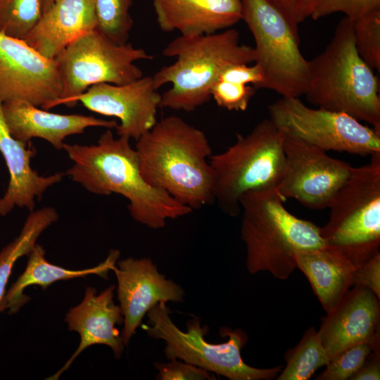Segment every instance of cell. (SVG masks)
I'll use <instances>...</instances> for the list:
<instances>
[{
  "label": "cell",
  "instance_id": "cell-32",
  "mask_svg": "<svg viewBox=\"0 0 380 380\" xmlns=\"http://www.w3.org/2000/svg\"><path fill=\"white\" fill-rule=\"evenodd\" d=\"M158 370L157 379L160 380H204L215 379L210 372L187 362L178 360H170L167 363H155Z\"/></svg>",
  "mask_w": 380,
  "mask_h": 380
},
{
  "label": "cell",
  "instance_id": "cell-29",
  "mask_svg": "<svg viewBox=\"0 0 380 380\" xmlns=\"http://www.w3.org/2000/svg\"><path fill=\"white\" fill-rule=\"evenodd\" d=\"M377 338L355 344L331 357L326 369L316 379L346 380L363 365L371 352L376 350Z\"/></svg>",
  "mask_w": 380,
  "mask_h": 380
},
{
  "label": "cell",
  "instance_id": "cell-27",
  "mask_svg": "<svg viewBox=\"0 0 380 380\" xmlns=\"http://www.w3.org/2000/svg\"><path fill=\"white\" fill-rule=\"evenodd\" d=\"M42 14V0H0V32L23 39Z\"/></svg>",
  "mask_w": 380,
  "mask_h": 380
},
{
  "label": "cell",
  "instance_id": "cell-8",
  "mask_svg": "<svg viewBox=\"0 0 380 380\" xmlns=\"http://www.w3.org/2000/svg\"><path fill=\"white\" fill-rule=\"evenodd\" d=\"M165 303H159L147 312V324L143 329L150 337L164 341L168 360H182L231 380H270L281 372V366L258 369L243 362L241 351L248 338L243 331L222 327L220 334L228 340L209 343L205 338L208 327L201 325L199 317L189 320L183 331L171 319Z\"/></svg>",
  "mask_w": 380,
  "mask_h": 380
},
{
  "label": "cell",
  "instance_id": "cell-28",
  "mask_svg": "<svg viewBox=\"0 0 380 380\" xmlns=\"http://www.w3.org/2000/svg\"><path fill=\"white\" fill-rule=\"evenodd\" d=\"M356 50L372 68L380 70V10L353 21Z\"/></svg>",
  "mask_w": 380,
  "mask_h": 380
},
{
  "label": "cell",
  "instance_id": "cell-18",
  "mask_svg": "<svg viewBox=\"0 0 380 380\" xmlns=\"http://www.w3.org/2000/svg\"><path fill=\"white\" fill-rule=\"evenodd\" d=\"M1 110L6 125L13 137L23 142L40 138L58 150L63 148L67 137L82 134L88 127L113 129L118 125L114 120L51 113L22 100L2 102Z\"/></svg>",
  "mask_w": 380,
  "mask_h": 380
},
{
  "label": "cell",
  "instance_id": "cell-13",
  "mask_svg": "<svg viewBox=\"0 0 380 380\" xmlns=\"http://www.w3.org/2000/svg\"><path fill=\"white\" fill-rule=\"evenodd\" d=\"M62 94L55 60L27 44L0 32V100H22L49 110Z\"/></svg>",
  "mask_w": 380,
  "mask_h": 380
},
{
  "label": "cell",
  "instance_id": "cell-21",
  "mask_svg": "<svg viewBox=\"0 0 380 380\" xmlns=\"http://www.w3.org/2000/svg\"><path fill=\"white\" fill-rule=\"evenodd\" d=\"M96 25L91 0H55L23 40L44 58L54 60Z\"/></svg>",
  "mask_w": 380,
  "mask_h": 380
},
{
  "label": "cell",
  "instance_id": "cell-2",
  "mask_svg": "<svg viewBox=\"0 0 380 380\" xmlns=\"http://www.w3.org/2000/svg\"><path fill=\"white\" fill-rule=\"evenodd\" d=\"M135 150L141 173L151 186L192 210L215 203L212 148L202 130L168 116L137 140Z\"/></svg>",
  "mask_w": 380,
  "mask_h": 380
},
{
  "label": "cell",
  "instance_id": "cell-10",
  "mask_svg": "<svg viewBox=\"0 0 380 380\" xmlns=\"http://www.w3.org/2000/svg\"><path fill=\"white\" fill-rule=\"evenodd\" d=\"M153 58L142 48L128 42L114 43L96 30L88 32L54 58L62 83L61 96L55 106L66 105L70 99L97 84L133 82L143 76L135 62Z\"/></svg>",
  "mask_w": 380,
  "mask_h": 380
},
{
  "label": "cell",
  "instance_id": "cell-33",
  "mask_svg": "<svg viewBox=\"0 0 380 380\" xmlns=\"http://www.w3.org/2000/svg\"><path fill=\"white\" fill-rule=\"evenodd\" d=\"M217 80L253 84L258 89L263 81V75L258 65L246 63L234 64L228 66L220 74Z\"/></svg>",
  "mask_w": 380,
  "mask_h": 380
},
{
  "label": "cell",
  "instance_id": "cell-9",
  "mask_svg": "<svg viewBox=\"0 0 380 380\" xmlns=\"http://www.w3.org/2000/svg\"><path fill=\"white\" fill-rule=\"evenodd\" d=\"M241 20L255 41L254 63L263 75L258 89L272 90L282 97L303 95L308 60L300 49L298 25L270 0H241Z\"/></svg>",
  "mask_w": 380,
  "mask_h": 380
},
{
  "label": "cell",
  "instance_id": "cell-36",
  "mask_svg": "<svg viewBox=\"0 0 380 380\" xmlns=\"http://www.w3.org/2000/svg\"><path fill=\"white\" fill-rule=\"evenodd\" d=\"M351 380H379L380 379V365L379 355L363 365L350 378Z\"/></svg>",
  "mask_w": 380,
  "mask_h": 380
},
{
  "label": "cell",
  "instance_id": "cell-30",
  "mask_svg": "<svg viewBox=\"0 0 380 380\" xmlns=\"http://www.w3.org/2000/svg\"><path fill=\"white\" fill-rule=\"evenodd\" d=\"M255 90L254 87L248 84L217 80L211 89V98L221 108L244 111Z\"/></svg>",
  "mask_w": 380,
  "mask_h": 380
},
{
  "label": "cell",
  "instance_id": "cell-3",
  "mask_svg": "<svg viewBox=\"0 0 380 380\" xmlns=\"http://www.w3.org/2000/svg\"><path fill=\"white\" fill-rule=\"evenodd\" d=\"M303 95L317 108L344 113L380 132L379 81L356 50L350 19L342 18L324 50L308 61Z\"/></svg>",
  "mask_w": 380,
  "mask_h": 380
},
{
  "label": "cell",
  "instance_id": "cell-24",
  "mask_svg": "<svg viewBox=\"0 0 380 380\" xmlns=\"http://www.w3.org/2000/svg\"><path fill=\"white\" fill-rule=\"evenodd\" d=\"M59 219L56 210L44 207L32 210L25 220L20 234L0 251V302L17 260L28 256L40 235Z\"/></svg>",
  "mask_w": 380,
  "mask_h": 380
},
{
  "label": "cell",
  "instance_id": "cell-11",
  "mask_svg": "<svg viewBox=\"0 0 380 380\" xmlns=\"http://www.w3.org/2000/svg\"><path fill=\"white\" fill-rule=\"evenodd\" d=\"M270 119L286 135L325 151L360 156L380 154V132L344 113L305 105L299 97H282L268 106Z\"/></svg>",
  "mask_w": 380,
  "mask_h": 380
},
{
  "label": "cell",
  "instance_id": "cell-4",
  "mask_svg": "<svg viewBox=\"0 0 380 380\" xmlns=\"http://www.w3.org/2000/svg\"><path fill=\"white\" fill-rule=\"evenodd\" d=\"M284 201L277 187L249 191L240 198L241 236L251 274L268 271L286 279L297 267L298 251L326 246L321 229L294 216Z\"/></svg>",
  "mask_w": 380,
  "mask_h": 380
},
{
  "label": "cell",
  "instance_id": "cell-12",
  "mask_svg": "<svg viewBox=\"0 0 380 380\" xmlns=\"http://www.w3.org/2000/svg\"><path fill=\"white\" fill-rule=\"evenodd\" d=\"M285 163L277 189L282 198H293L306 208H329L352 166L326 151L285 134Z\"/></svg>",
  "mask_w": 380,
  "mask_h": 380
},
{
  "label": "cell",
  "instance_id": "cell-15",
  "mask_svg": "<svg viewBox=\"0 0 380 380\" xmlns=\"http://www.w3.org/2000/svg\"><path fill=\"white\" fill-rule=\"evenodd\" d=\"M112 271L117 279V297L124 318L121 336L125 346L153 306L161 302L183 300L182 288L159 273L151 258L121 260Z\"/></svg>",
  "mask_w": 380,
  "mask_h": 380
},
{
  "label": "cell",
  "instance_id": "cell-5",
  "mask_svg": "<svg viewBox=\"0 0 380 380\" xmlns=\"http://www.w3.org/2000/svg\"><path fill=\"white\" fill-rule=\"evenodd\" d=\"M162 53L176 60L152 76L157 89L172 84L161 94L160 106L185 112L210 101L212 87L226 68L255 61L253 47L240 44L239 32L233 28L210 34L180 35Z\"/></svg>",
  "mask_w": 380,
  "mask_h": 380
},
{
  "label": "cell",
  "instance_id": "cell-20",
  "mask_svg": "<svg viewBox=\"0 0 380 380\" xmlns=\"http://www.w3.org/2000/svg\"><path fill=\"white\" fill-rule=\"evenodd\" d=\"M0 100V152L9 173L8 187L0 198V215L6 216L15 207L34 210L35 198H41L49 187L60 182L65 174L41 176L33 170L30 160L36 150L29 142L19 141L10 134L2 113Z\"/></svg>",
  "mask_w": 380,
  "mask_h": 380
},
{
  "label": "cell",
  "instance_id": "cell-25",
  "mask_svg": "<svg viewBox=\"0 0 380 380\" xmlns=\"http://www.w3.org/2000/svg\"><path fill=\"white\" fill-rule=\"evenodd\" d=\"M286 356V365L277 376V380L308 379L330 360L314 328L305 333L299 343Z\"/></svg>",
  "mask_w": 380,
  "mask_h": 380
},
{
  "label": "cell",
  "instance_id": "cell-17",
  "mask_svg": "<svg viewBox=\"0 0 380 380\" xmlns=\"http://www.w3.org/2000/svg\"><path fill=\"white\" fill-rule=\"evenodd\" d=\"M379 300L369 289L355 285L323 318L317 332L330 359L348 347L377 338Z\"/></svg>",
  "mask_w": 380,
  "mask_h": 380
},
{
  "label": "cell",
  "instance_id": "cell-31",
  "mask_svg": "<svg viewBox=\"0 0 380 380\" xmlns=\"http://www.w3.org/2000/svg\"><path fill=\"white\" fill-rule=\"evenodd\" d=\"M376 10H380V0H320L311 18L316 20L342 13L345 17L355 21Z\"/></svg>",
  "mask_w": 380,
  "mask_h": 380
},
{
  "label": "cell",
  "instance_id": "cell-16",
  "mask_svg": "<svg viewBox=\"0 0 380 380\" xmlns=\"http://www.w3.org/2000/svg\"><path fill=\"white\" fill-rule=\"evenodd\" d=\"M115 289L111 285L97 293L95 288L87 286L82 301L65 314L69 331L77 332L80 341L61 368L46 379H58L85 349L94 345H106L116 358L121 357L125 346L117 326L123 323L124 318L120 305L114 303Z\"/></svg>",
  "mask_w": 380,
  "mask_h": 380
},
{
  "label": "cell",
  "instance_id": "cell-6",
  "mask_svg": "<svg viewBox=\"0 0 380 380\" xmlns=\"http://www.w3.org/2000/svg\"><path fill=\"white\" fill-rule=\"evenodd\" d=\"M284 139L285 134L265 119L248 134H237L224 151L210 157L215 202L224 213L239 215V201L246 192L277 186L284 168Z\"/></svg>",
  "mask_w": 380,
  "mask_h": 380
},
{
  "label": "cell",
  "instance_id": "cell-23",
  "mask_svg": "<svg viewBox=\"0 0 380 380\" xmlns=\"http://www.w3.org/2000/svg\"><path fill=\"white\" fill-rule=\"evenodd\" d=\"M296 262L327 313L336 307L353 285L357 267L337 250L325 246L299 251L296 254Z\"/></svg>",
  "mask_w": 380,
  "mask_h": 380
},
{
  "label": "cell",
  "instance_id": "cell-26",
  "mask_svg": "<svg viewBox=\"0 0 380 380\" xmlns=\"http://www.w3.org/2000/svg\"><path fill=\"white\" fill-rule=\"evenodd\" d=\"M96 19V30L111 42H128L133 27L129 13L132 0H91Z\"/></svg>",
  "mask_w": 380,
  "mask_h": 380
},
{
  "label": "cell",
  "instance_id": "cell-37",
  "mask_svg": "<svg viewBox=\"0 0 380 380\" xmlns=\"http://www.w3.org/2000/svg\"><path fill=\"white\" fill-rule=\"evenodd\" d=\"M55 0H42L43 13L52 5Z\"/></svg>",
  "mask_w": 380,
  "mask_h": 380
},
{
  "label": "cell",
  "instance_id": "cell-14",
  "mask_svg": "<svg viewBox=\"0 0 380 380\" xmlns=\"http://www.w3.org/2000/svg\"><path fill=\"white\" fill-rule=\"evenodd\" d=\"M77 102L92 112L118 118V135L137 141L156 123L161 94L153 77L148 75L124 84L93 85L70 99L65 106L72 107Z\"/></svg>",
  "mask_w": 380,
  "mask_h": 380
},
{
  "label": "cell",
  "instance_id": "cell-7",
  "mask_svg": "<svg viewBox=\"0 0 380 380\" xmlns=\"http://www.w3.org/2000/svg\"><path fill=\"white\" fill-rule=\"evenodd\" d=\"M329 208V221L320 228L326 246L357 268L380 245V154L372 156L366 165L352 167Z\"/></svg>",
  "mask_w": 380,
  "mask_h": 380
},
{
  "label": "cell",
  "instance_id": "cell-22",
  "mask_svg": "<svg viewBox=\"0 0 380 380\" xmlns=\"http://www.w3.org/2000/svg\"><path fill=\"white\" fill-rule=\"evenodd\" d=\"M45 253L43 246L37 243L27 256L28 261L24 272L6 291L0 302V314L7 312L10 315H14L27 304L30 297L25 295L24 291L30 286H38L45 289L56 281L91 274L106 279L108 272L113 270L120 255L118 250L113 249L105 260L96 266L75 270L49 262L45 258Z\"/></svg>",
  "mask_w": 380,
  "mask_h": 380
},
{
  "label": "cell",
  "instance_id": "cell-19",
  "mask_svg": "<svg viewBox=\"0 0 380 380\" xmlns=\"http://www.w3.org/2000/svg\"><path fill=\"white\" fill-rule=\"evenodd\" d=\"M156 21L165 32L182 36L214 34L241 20V0H152Z\"/></svg>",
  "mask_w": 380,
  "mask_h": 380
},
{
  "label": "cell",
  "instance_id": "cell-35",
  "mask_svg": "<svg viewBox=\"0 0 380 380\" xmlns=\"http://www.w3.org/2000/svg\"><path fill=\"white\" fill-rule=\"evenodd\" d=\"M294 25L311 17L320 0H270Z\"/></svg>",
  "mask_w": 380,
  "mask_h": 380
},
{
  "label": "cell",
  "instance_id": "cell-34",
  "mask_svg": "<svg viewBox=\"0 0 380 380\" xmlns=\"http://www.w3.org/2000/svg\"><path fill=\"white\" fill-rule=\"evenodd\" d=\"M353 285L365 286L380 298V253L374 254L358 267L354 273Z\"/></svg>",
  "mask_w": 380,
  "mask_h": 380
},
{
  "label": "cell",
  "instance_id": "cell-1",
  "mask_svg": "<svg viewBox=\"0 0 380 380\" xmlns=\"http://www.w3.org/2000/svg\"><path fill=\"white\" fill-rule=\"evenodd\" d=\"M110 129L104 132L96 144L64 143L63 149L72 161L65 174L94 194L125 197L132 219L153 229L164 227L167 220L192 213L189 207L145 181L130 139L115 138Z\"/></svg>",
  "mask_w": 380,
  "mask_h": 380
}]
</instances>
